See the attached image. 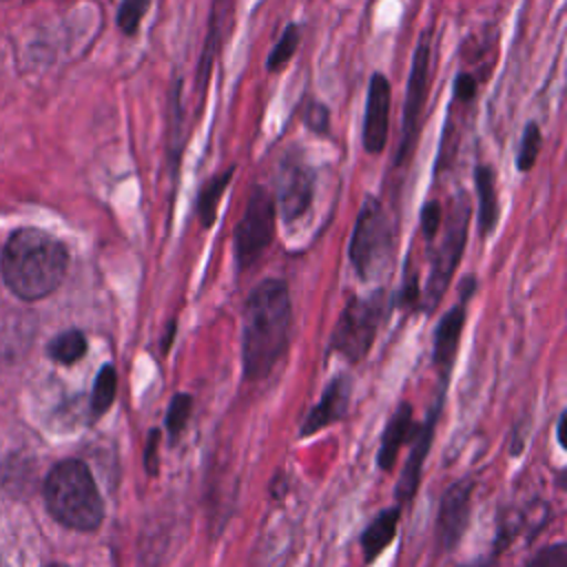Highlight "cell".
<instances>
[{
  "instance_id": "obj_21",
  "label": "cell",
  "mask_w": 567,
  "mask_h": 567,
  "mask_svg": "<svg viewBox=\"0 0 567 567\" xmlns=\"http://www.w3.org/2000/svg\"><path fill=\"white\" fill-rule=\"evenodd\" d=\"M115 390H117V374L115 368L111 363L102 365L95 383H93V392H91V414L93 416H102L115 399Z\"/></svg>"
},
{
  "instance_id": "obj_18",
  "label": "cell",
  "mask_w": 567,
  "mask_h": 567,
  "mask_svg": "<svg viewBox=\"0 0 567 567\" xmlns=\"http://www.w3.org/2000/svg\"><path fill=\"white\" fill-rule=\"evenodd\" d=\"M401 509L399 507H388L379 516L372 518V523L365 527L361 534V549L365 556V563H372L394 538L396 525H399Z\"/></svg>"
},
{
  "instance_id": "obj_9",
  "label": "cell",
  "mask_w": 567,
  "mask_h": 567,
  "mask_svg": "<svg viewBox=\"0 0 567 567\" xmlns=\"http://www.w3.org/2000/svg\"><path fill=\"white\" fill-rule=\"evenodd\" d=\"M315 197V171L303 162L301 155L288 153L277 173V213L286 224H292L310 208Z\"/></svg>"
},
{
  "instance_id": "obj_32",
  "label": "cell",
  "mask_w": 567,
  "mask_h": 567,
  "mask_svg": "<svg viewBox=\"0 0 567 567\" xmlns=\"http://www.w3.org/2000/svg\"><path fill=\"white\" fill-rule=\"evenodd\" d=\"M565 421H567V414H565V412H560V416H558V425H556V439H558L560 447H565Z\"/></svg>"
},
{
  "instance_id": "obj_35",
  "label": "cell",
  "mask_w": 567,
  "mask_h": 567,
  "mask_svg": "<svg viewBox=\"0 0 567 567\" xmlns=\"http://www.w3.org/2000/svg\"><path fill=\"white\" fill-rule=\"evenodd\" d=\"M49 567H66V565H62V563H53V565H49Z\"/></svg>"
},
{
  "instance_id": "obj_33",
  "label": "cell",
  "mask_w": 567,
  "mask_h": 567,
  "mask_svg": "<svg viewBox=\"0 0 567 567\" xmlns=\"http://www.w3.org/2000/svg\"><path fill=\"white\" fill-rule=\"evenodd\" d=\"M463 567H498V558L496 556H487L483 560H474V563L463 565Z\"/></svg>"
},
{
  "instance_id": "obj_3",
  "label": "cell",
  "mask_w": 567,
  "mask_h": 567,
  "mask_svg": "<svg viewBox=\"0 0 567 567\" xmlns=\"http://www.w3.org/2000/svg\"><path fill=\"white\" fill-rule=\"evenodd\" d=\"M44 503L60 525L78 532H93L104 518V505L93 474L78 458L53 465L44 481Z\"/></svg>"
},
{
  "instance_id": "obj_6",
  "label": "cell",
  "mask_w": 567,
  "mask_h": 567,
  "mask_svg": "<svg viewBox=\"0 0 567 567\" xmlns=\"http://www.w3.org/2000/svg\"><path fill=\"white\" fill-rule=\"evenodd\" d=\"M275 224H277V206L270 190L261 184H255L248 193L246 208L235 226L233 246H235V261L239 270L250 268L264 250L275 239Z\"/></svg>"
},
{
  "instance_id": "obj_31",
  "label": "cell",
  "mask_w": 567,
  "mask_h": 567,
  "mask_svg": "<svg viewBox=\"0 0 567 567\" xmlns=\"http://www.w3.org/2000/svg\"><path fill=\"white\" fill-rule=\"evenodd\" d=\"M408 277H405V286H403V290H401V303L403 306H412L416 299H419V292H416V275L410 270V272H405Z\"/></svg>"
},
{
  "instance_id": "obj_15",
  "label": "cell",
  "mask_w": 567,
  "mask_h": 567,
  "mask_svg": "<svg viewBox=\"0 0 567 567\" xmlns=\"http://www.w3.org/2000/svg\"><path fill=\"white\" fill-rule=\"evenodd\" d=\"M434 423H436V410L430 414V419L423 425H416V432L412 436V447L405 461V467L401 472V478L396 483V498L399 503H408L421 481V470H423V461L427 456L432 436H434Z\"/></svg>"
},
{
  "instance_id": "obj_10",
  "label": "cell",
  "mask_w": 567,
  "mask_h": 567,
  "mask_svg": "<svg viewBox=\"0 0 567 567\" xmlns=\"http://www.w3.org/2000/svg\"><path fill=\"white\" fill-rule=\"evenodd\" d=\"M390 80L377 71L370 75L368 82V95H365V113H363V148L370 155L383 153L388 144V131H390Z\"/></svg>"
},
{
  "instance_id": "obj_34",
  "label": "cell",
  "mask_w": 567,
  "mask_h": 567,
  "mask_svg": "<svg viewBox=\"0 0 567 567\" xmlns=\"http://www.w3.org/2000/svg\"><path fill=\"white\" fill-rule=\"evenodd\" d=\"M173 334H175V323H171V326H168V330H166V337L162 339V350H164V352L168 350V346H171V339H173Z\"/></svg>"
},
{
  "instance_id": "obj_5",
  "label": "cell",
  "mask_w": 567,
  "mask_h": 567,
  "mask_svg": "<svg viewBox=\"0 0 567 567\" xmlns=\"http://www.w3.org/2000/svg\"><path fill=\"white\" fill-rule=\"evenodd\" d=\"M385 315V297L374 292L370 297H352L343 308L334 332L332 350L350 363H359L370 352L381 319Z\"/></svg>"
},
{
  "instance_id": "obj_2",
  "label": "cell",
  "mask_w": 567,
  "mask_h": 567,
  "mask_svg": "<svg viewBox=\"0 0 567 567\" xmlns=\"http://www.w3.org/2000/svg\"><path fill=\"white\" fill-rule=\"evenodd\" d=\"M2 277L27 301L51 295L64 279L69 255L60 239L40 228L16 230L2 250Z\"/></svg>"
},
{
  "instance_id": "obj_14",
  "label": "cell",
  "mask_w": 567,
  "mask_h": 567,
  "mask_svg": "<svg viewBox=\"0 0 567 567\" xmlns=\"http://www.w3.org/2000/svg\"><path fill=\"white\" fill-rule=\"evenodd\" d=\"M233 4H235V0H213L210 2L208 31H206V42H204V49H202V58H199V66H197V80H195V89L199 91L202 97L208 89L210 71H213L215 58L219 53V47L224 42V31L228 27V18L233 16Z\"/></svg>"
},
{
  "instance_id": "obj_16",
  "label": "cell",
  "mask_w": 567,
  "mask_h": 567,
  "mask_svg": "<svg viewBox=\"0 0 567 567\" xmlns=\"http://www.w3.org/2000/svg\"><path fill=\"white\" fill-rule=\"evenodd\" d=\"M416 432L414 419H412V405L410 403H401L396 408V412L390 416L383 439H381V447H379V467L390 472L396 463V456L401 452V447L412 441Z\"/></svg>"
},
{
  "instance_id": "obj_4",
  "label": "cell",
  "mask_w": 567,
  "mask_h": 567,
  "mask_svg": "<svg viewBox=\"0 0 567 567\" xmlns=\"http://www.w3.org/2000/svg\"><path fill=\"white\" fill-rule=\"evenodd\" d=\"M392 259V228L383 204L365 197L350 239V261L363 281L379 277Z\"/></svg>"
},
{
  "instance_id": "obj_7",
  "label": "cell",
  "mask_w": 567,
  "mask_h": 567,
  "mask_svg": "<svg viewBox=\"0 0 567 567\" xmlns=\"http://www.w3.org/2000/svg\"><path fill=\"white\" fill-rule=\"evenodd\" d=\"M430 64H432L430 38L423 33L414 49L412 66H410V75H408V84H405V102H403L396 164H405L416 146V140L421 133V113H423V106H425L427 93H430Z\"/></svg>"
},
{
  "instance_id": "obj_23",
  "label": "cell",
  "mask_w": 567,
  "mask_h": 567,
  "mask_svg": "<svg viewBox=\"0 0 567 567\" xmlns=\"http://www.w3.org/2000/svg\"><path fill=\"white\" fill-rule=\"evenodd\" d=\"M540 128L536 122H527L523 137H520V146H518V155H516V168L520 173H527L534 168L538 153H540Z\"/></svg>"
},
{
  "instance_id": "obj_8",
  "label": "cell",
  "mask_w": 567,
  "mask_h": 567,
  "mask_svg": "<svg viewBox=\"0 0 567 567\" xmlns=\"http://www.w3.org/2000/svg\"><path fill=\"white\" fill-rule=\"evenodd\" d=\"M467 224H470V206L463 199L454 206L452 219L445 230V239H443L441 248L436 250V257L432 264V272H430L427 288H425V308L430 312L441 301V297L461 261V255H463V248L467 241Z\"/></svg>"
},
{
  "instance_id": "obj_11",
  "label": "cell",
  "mask_w": 567,
  "mask_h": 567,
  "mask_svg": "<svg viewBox=\"0 0 567 567\" xmlns=\"http://www.w3.org/2000/svg\"><path fill=\"white\" fill-rule=\"evenodd\" d=\"M472 492H474V483L465 478V481L452 483L441 498L439 514H436V540H439V547L445 551L454 549L467 529Z\"/></svg>"
},
{
  "instance_id": "obj_30",
  "label": "cell",
  "mask_w": 567,
  "mask_h": 567,
  "mask_svg": "<svg viewBox=\"0 0 567 567\" xmlns=\"http://www.w3.org/2000/svg\"><path fill=\"white\" fill-rule=\"evenodd\" d=\"M144 470L148 476H155L159 470V430H151L144 445Z\"/></svg>"
},
{
  "instance_id": "obj_27",
  "label": "cell",
  "mask_w": 567,
  "mask_h": 567,
  "mask_svg": "<svg viewBox=\"0 0 567 567\" xmlns=\"http://www.w3.org/2000/svg\"><path fill=\"white\" fill-rule=\"evenodd\" d=\"M527 567H567V545L554 543L545 549H540Z\"/></svg>"
},
{
  "instance_id": "obj_17",
  "label": "cell",
  "mask_w": 567,
  "mask_h": 567,
  "mask_svg": "<svg viewBox=\"0 0 567 567\" xmlns=\"http://www.w3.org/2000/svg\"><path fill=\"white\" fill-rule=\"evenodd\" d=\"M474 186L478 195V230L483 237H487L498 221V195L492 166L478 164L474 168Z\"/></svg>"
},
{
  "instance_id": "obj_19",
  "label": "cell",
  "mask_w": 567,
  "mask_h": 567,
  "mask_svg": "<svg viewBox=\"0 0 567 567\" xmlns=\"http://www.w3.org/2000/svg\"><path fill=\"white\" fill-rule=\"evenodd\" d=\"M233 173H235V166L213 175L199 190L197 195V204H195V213H197V219L202 224V228H210L215 224V217H217V206L221 202V195L224 190L228 188L230 179H233Z\"/></svg>"
},
{
  "instance_id": "obj_12",
  "label": "cell",
  "mask_w": 567,
  "mask_h": 567,
  "mask_svg": "<svg viewBox=\"0 0 567 567\" xmlns=\"http://www.w3.org/2000/svg\"><path fill=\"white\" fill-rule=\"evenodd\" d=\"M463 297L461 301L447 310V315L439 321V328H436V334H434V365L441 370L443 377H447V372L452 370L454 365V359H456V350H458V339H461V332H463V323H465V308H467V299L476 286L474 277H467L463 281Z\"/></svg>"
},
{
  "instance_id": "obj_29",
  "label": "cell",
  "mask_w": 567,
  "mask_h": 567,
  "mask_svg": "<svg viewBox=\"0 0 567 567\" xmlns=\"http://www.w3.org/2000/svg\"><path fill=\"white\" fill-rule=\"evenodd\" d=\"M476 91H478V82H476V75L463 71V73H456L454 78V84H452V93H454V102H461V104H467L476 97Z\"/></svg>"
},
{
  "instance_id": "obj_25",
  "label": "cell",
  "mask_w": 567,
  "mask_h": 567,
  "mask_svg": "<svg viewBox=\"0 0 567 567\" xmlns=\"http://www.w3.org/2000/svg\"><path fill=\"white\" fill-rule=\"evenodd\" d=\"M190 412H193L190 394H175L171 399V405L166 410V430H168L171 443H175L182 436V432H184V427L188 423Z\"/></svg>"
},
{
  "instance_id": "obj_1",
  "label": "cell",
  "mask_w": 567,
  "mask_h": 567,
  "mask_svg": "<svg viewBox=\"0 0 567 567\" xmlns=\"http://www.w3.org/2000/svg\"><path fill=\"white\" fill-rule=\"evenodd\" d=\"M292 326V306L281 279H264L244 306L241 363L248 381L264 379L286 352Z\"/></svg>"
},
{
  "instance_id": "obj_13",
  "label": "cell",
  "mask_w": 567,
  "mask_h": 567,
  "mask_svg": "<svg viewBox=\"0 0 567 567\" xmlns=\"http://www.w3.org/2000/svg\"><path fill=\"white\" fill-rule=\"evenodd\" d=\"M350 403V381L348 377H334L323 390L319 403L308 412L306 421L299 427V436H310L330 423L343 419Z\"/></svg>"
},
{
  "instance_id": "obj_36",
  "label": "cell",
  "mask_w": 567,
  "mask_h": 567,
  "mask_svg": "<svg viewBox=\"0 0 567 567\" xmlns=\"http://www.w3.org/2000/svg\"><path fill=\"white\" fill-rule=\"evenodd\" d=\"M0 567H2V565H0Z\"/></svg>"
},
{
  "instance_id": "obj_26",
  "label": "cell",
  "mask_w": 567,
  "mask_h": 567,
  "mask_svg": "<svg viewBox=\"0 0 567 567\" xmlns=\"http://www.w3.org/2000/svg\"><path fill=\"white\" fill-rule=\"evenodd\" d=\"M301 120L306 128L312 131L315 135H321V137L330 135V111L326 104L317 100H308L306 106L301 109Z\"/></svg>"
},
{
  "instance_id": "obj_28",
  "label": "cell",
  "mask_w": 567,
  "mask_h": 567,
  "mask_svg": "<svg viewBox=\"0 0 567 567\" xmlns=\"http://www.w3.org/2000/svg\"><path fill=\"white\" fill-rule=\"evenodd\" d=\"M441 219H443V210H441V204L436 199L427 202L421 210V230H423V237L427 241L434 239V235L439 233V226H441Z\"/></svg>"
},
{
  "instance_id": "obj_24",
  "label": "cell",
  "mask_w": 567,
  "mask_h": 567,
  "mask_svg": "<svg viewBox=\"0 0 567 567\" xmlns=\"http://www.w3.org/2000/svg\"><path fill=\"white\" fill-rule=\"evenodd\" d=\"M153 0H120L117 7V27L126 38L137 35L142 18L146 16Z\"/></svg>"
},
{
  "instance_id": "obj_22",
  "label": "cell",
  "mask_w": 567,
  "mask_h": 567,
  "mask_svg": "<svg viewBox=\"0 0 567 567\" xmlns=\"http://www.w3.org/2000/svg\"><path fill=\"white\" fill-rule=\"evenodd\" d=\"M299 40H301L299 24H297V22H288L286 29H284V33L279 35V40L275 42L272 51H270L268 58H266V71L277 73L284 64H288L290 58L295 55L297 47H299Z\"/></svg>"
},
{
  "instance_id": "obj_20",
  "label": "cell",
  "mask_w": 567,
  "mask_h": 567,
  "mask_svg": "<svg viewBox=\"0 0 567 567\" xmlns=\"http://www.w3.org/2000/svg\"><path fill=\"white\" fill-rule=\"evenodd\" d=\"M86 354V337L80 330H66L49 343V357L58 363L71 365Z\"/></svg>"
}]
</instances>
